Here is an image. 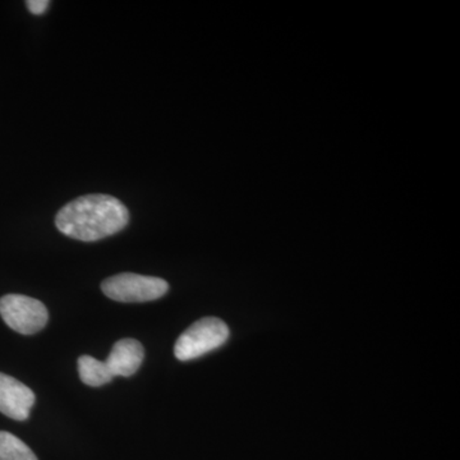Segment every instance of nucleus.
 Returning a JSON list of instances; mask_svg holds the SVG:
<instances>
[{
    "label": "nucleus",
    "mask_w": 460,
    "mask_h": 460,
    "mask_svg": "<svg viewBox=\"0 0 460 460\" xmlns=\"http://www.w3.org/2000/svg\"><path fill=\"white\" fill-rule=\"evenodd\" d=\"M35 399L29 386L0 372V411L4 416L16 420L29 419Z\"/></svg>",
    "instance_id": "nucleus-5"
},
{
    "label": "nucleus",
    "mask_w": 460,
    "mask_h": 460,
    "mask_svg": "<svg viewBox=\"0 0 460 460\" xmlns=\"http://www.w3.org/2000/svg\"><path fill=\"white\" fill-rule=\"evenodd\" d=\"M78 374L83 383L93 387L105 385L114 378L105 362L86 354L78 358Z\"/></svg>",
    "instance_id": "nucleus-7"
},
{
    "label": "nucleus",
    "mask_w": 460,
    "mask_h": 460,
    "mask_svg": "<svg viewBox=\"0 0 460 460\" xmlns=\"http://www.w3.org/2000/svg\"><path fill=\"white\" fill-rule=\"evenodd\" d=\"M102 289L113 301L138 304L162 298L168 293L169 286L160 278L123 272L102 281Z\"/></svg>",
    "instance_id": "nucleus-3"
},
{
    "label": "nucleus",
    "mask_w": 460,
    "mask_h": 460,
    "mask_svg": "<svg viewBox=\"0 0 460 460\" xmlns=\"http://www.w3.org/2000/svg\"><path fill=\"white\" fill-rule=\"evenodd\" d=\"M0 316L9 328L23 335L36 334L49 320L44 304L22 295H7L0 298Z\"/></svg>",
    "instance_id": "nucleus-4"
},
{
    "label": "nucleus",
    "mask_w": 460,
    "mask_h": 460,
    "mask_svg": "<svg viewBox=\"0 0 460 460\" xmlns=\"http://www.w3.org/2000/svg\"><path fill=\"white\" fill-rule=\"evenodd\" d=\"M229 338V329L223 320L205 317L196 321L174 345L175 358L190 361L222 347Z\"/></svg>",
    "instance_id": "nucleus-2"
},
{
    "label": "nucleus",
    "mask_w": 460,
    "mask_h": 460,
    "mask_svg": "<svg viewBox=\"0 0 460 460\" xmlns=\"http://www.w3.org/2000/svg\"><path fill=\"white\" fill-rule=\"evenodd\" d=\"M26 5L31 13L40 16L49 8L50 2H48V0H29V2H26Z\"/></svg>",
    "instance_id": "nucleus-9"
},
{
    "label": "nucleus",
    "mask_w": 460,
    "mask_h": 460,
    "mask_svg": "<svg viewBox=\"0 0 460 460\" xmlns=\"http://www.w3.org/2000/svg\"><path fill=\"white\" fill-rule=\"evenodd\" d=\"M145 358L144 347L135 339H122L113 345L105 365L115 376L129 377L141 367Z\"/></svg>",
    "instance_id": "nucleus-6"
},
{
    "label": "nucleus",
    "mask_w": 460,
    "mask_h": 460,
    "mask_svg": "<svg viewBox=\"0 0 460 460\" xmlns=\"http://www.w3.org/2000/svg\"><path fill=\"white\" fill-rule=\"evenodd\" d=\"M0 460H38V458L17 436L0 431Z\"/></svg>",
    "instance_id": "nucleus-8"
},
{
    "label": "nucleus",
    "mask_w": 460,
    "mask_h": 460,
    "mask_svg": "<svg viewBox=\"0 0 460 460\" xmlns=\"http://www.w3.org/2000/svg\"><path fill=\"white\" fill-rule=\"evenodd\" d=\"M129 213L119 199L108 195H89L60 208L56 226L66 237L95 242L126 228Z\"/></svg>",
    "instance_id": "nucleus-1"
}]
</instances>
